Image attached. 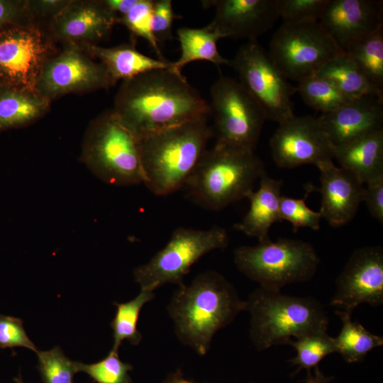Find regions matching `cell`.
<instances>
[{
	"instance_id": "obj_1",
	"label": "cell",
	"mask_w": 383,
	"mask_h": 383,
	"mask_svg": "<svg viewBox=\"0 0 383 383\" xmlns=\"http://www.w3.org/2000/svg\"><path fill=\"white\" fill-rule=\"evenodd\" d=\"M113 110L138 139L210 114L206 101L172 67L123 80Z\"/></svg>"
},
{
	"instance_id": "obj_2",
	"label": "cell",
	"mask_w": 383,
	"mask_h": 383,
	"mask_svg": "<svg viewBox=\"0 0 383 383\" xmlns=\"http://www.w3.org/2000/svg\"><path fill=\"white\" fill-rule=\"evenodd\" d=\"M245 309L234 286L213 270L178 286L167 307L177 339L200 355L209 350L215 334Z\"/></svg>"
},
{
	"instance_id": "obj_3",
	"label": "cell",
	"mask_w": 383,
	"mask_h": 383,
	"mask_svg": "<svg viewBox=\"0 0 383 383\" xmlns=\"http://www.w3.org/2000/svg\"><path fill=\"white\" fill-rule=\"evenodd\" d=\"M213 134L200 118L138 138L143 183L157 196L184 187Z\"/></svg>"
},
{
	"instance_id": "obj_4",
	"label": "cell",
	"mask_w": 383,
	"mask_h": 383,
	"mask_svg": "<svg viewBox=\"0 0 383 383\" xmlns=\"http://www.w3.org/2000/svg\"><path fill=\"white\" fill-rule=\"evenodd\" d=\"M245 301L250 317V339L258 351L288 345L292 339L308 333L327 331L326 311L313 297L294 296L259 287Z\"/></svg>"
},
{
	"instance_id": "obj_5",
	"label": "cell",
	"mask_w": 383,
	"mask_h": 383,
	"mask_svg": "<svg viewBox=\"0 0 383 383\" xmlns=\"http://www.w3.org/2000/svg\"><path fill=\"white\" fill-rule=\"evenodd\" d=\"M265 172L254 152L215 145L204 152L184 187L197 204L218 211L245 198Z\"/></svg>"
},
{
	"instance_id": "obj_6",
	"label": "cell",
	"mask_w": 383,
	"mask_h": 383,
	"mask_svg": "<svg viewBox=\"0 0 383 383\" xmlns=\"http://www.w3.org/2000/svg\"><path fill=\"white\" fill-rule=\"evenodd\" d=\"M81 161L99 179L115 186L143 182L138 139L113 110L94 119L84 134Z\"/></svg>"
},
{
	"instance_id": "obj_7",
	"label": "cell",
	"mask_w": 383,
	"mask_h": 383,
	"mask_svg": "<svg viewBox=\"0 0 383 383\" xmlns=\"http://www.w3.org/2000/svg\"><path fill=\"white\" fill-rule=\"evenodd\" d=\"M234 262L243 274L260 287L281 290L287 284L313 278L320 259L311 244L291 238L270 239L234 250Z\"/></svg>"
},
{
	"instance_id": "obj_8",
	"label": "cell",
	"mask_w": 383,
	"mask_h": 383,
	"mask_svg": "<svg viewBox=\"0 0 383 383\" xmlns=\"http://www.w3.org/2000/svg\"><path fill=\"white\" fill-rule=\"evenodd\" d=\"M226 229L213 226L206 230L179 227L165 246L145 264L133 271L140 290L153 292L166 284H184L192 265L206 254L225 249L228 245Z\"/></svg>"
},
{
	"instance_id": "obj_9",
	"label": "cell",
	"mask_w": 383,
	"mask_h": 383,
	"mask_svg": "<svg viewBox=\"0 0 383 383\" xmlns=\"http://www.w3.org/2000/svg\"><path fill=\"white\" fill-rule=\"evenodd\" d=\"M210 114L214 120L216 146L254 152L265 121V111L238 81L220 76L210 89Z\"/></svg>"
},
{
	"instance_id": "obj_10",
	"label": "cell",
	"mask_w": 383,
	"mask_h": 383,
	"mask_svg": "<svg viewBox=\"0 0 383 383\" xmlns=\"http://www.w3.org/2000/svg\"><path fill=\"white\" fill-rule=\"evenodd\" d=\"M268 54L287 79L300 82L344 52L319 21H304L283 23L272 36Z\"/></svg>"
},
{
	"instance_id": "obj_11",
	"label": "cell",
	"mask_w": 383,
	"mask_h": 383,
	"mask_svg": "<svg viewBox=\"0 0 383 383\" xmlns=\"http://www.w3.org/2000/svg\"><path fill=\"white\" fill-rule=\"evenodd\" d=\"M47 25L33 21L0 29V85L36 91L46 61L61 48Z\"/></svg>"
},
{
	"instance_id": "obj_12",
	"label": "cell",
	"mask_w": 383,
	"mask_h": 383,
	"mask_svg": "<svg viewBox=\"0 0 383 383\" xmlns=\"http://www.w3.org/2000/svg\"><path fill=\"white\" fill-rule=\"evenodd\" d=\"M231 66L267 119L280 124L294 116L292 97L296 88L289 83L257 40L242 45L231 60Z\"/></svg>"
},
{
	"instance_id": "obj_13",
	"label": "cell",
	"mask_w": 383,
	"mask_h": 383,
	"mask_svg": "<svg viewBox=\"0 0 383 383\" xmlns=\"http://www.w3.org/2000/svg\"><path fill=\"white\" fill-rule=\"evenodd\" d=\"M114 84L101 62L80 46L66 44L45 63L36 91L52 101L65 94L108 89Z\"/></svg>"
},
{
	"instance_id": "obj_14",
	"label": "cell",
	"mask_w": 383,
	"mask_h": 383,
	"mask_svg": "<svg viewBox=\"0 0 383 383\" xmlns=\"http://www.w3.org/2000/svg\"><path fill=\"white\" fill-rule=\"evenodd\" d=\"M361 304L377 307L383 304V249H356L335 281L329 305L352 314Z\"/></svg>"
},
{
	"instance_id": "obj_15",
	"label": "cell",
	"mask_w": 383,
	"mask_h": 383,
	"mask_svg": "<svg viewBox=\"0 0 383 383\" xmlns=\"http://www.w3.org/2000/svg\"><path fill=\"white\" fill-rule=\"evenodd\" d=\"M272 158L282 168L333 161V147L318 117L296 116L279 124L270 139Z\"/></svg>"
},
{
	"instance_id": "obj_16",
	"label": "cell",
	"mask_w": 383,
	"mask_h": 383,
	"mask_svg": "<svg viewBox=\"0 0 383 383\" xmlns=\"http://www.w3.org/2000/svg\"><path fill=\"white\" fill-rule=\"evenodd\" d=\"M117 23L104 0H70L48 25L57 43L98 45L108 38Z\"/></svg>"
},
{
	"instance_id": "obj_17",
	"label": "cell",
	"mask_w": 383,
	"mask_h": 383,
	"mask_svg": "<svg viewBox=\"0 0 383 383\" xmlns=\"http://www.w3.org/2000/svg\"><path fill=\"white\" fill-rule=\"evenodd\" d=\"M216 10L211 26L223 38H257L270 30L279 17L278 0H206Z\"/></svg>"
},
{
	"instance_id": "obj_18",
	"label": "cell",
	"mask_w": 383,
	"mask_h": 383,
	"mask_svg": "<svg viewBox=\"0 0 383 383\" xmlns=\"http://www.w3.org/2000/svg\"><path fill=\"white\" fill-rule=\"evenodd\" d=\"M320 124L333 148L383 130V96L366 95L322 113Z\"/></svg>"
},
{
	"instance_id": "obj_19",
	"label": "cell",
	"mask_w": 383,
	"mask_h": 383,
	"mask_svg": "<svg viewBox=\"0 0 383 383\" xmlns=\"http://www.w3.org/2000/svg\"><path fill=\"white\" fill-rule=\"evenodd\" d=\"M319 23L343 51L383 27L382 1L330 0Z\"/></svg>"
},
{
	"instance_id": "obj_20",
	"label": "cell",
	"mask_w": 383,
	"mask_h": 383,
	"mask_svg": "<svg viewBox=\"0 0 383 383\" xmlns=\"http://www.w3.org/2000/svg\"><path fill=\"white\" fill-rule=\"evenodd\" d=\"M320 170L321 217L333 227L349 223L364 201L365 185L351 172L335 166L333 161L318 167Z\"/></svg>"
},
{
	"instance_id": "obj_21",
	"label": "cell",
	"mask_w": 383,
	"mask_h": 383,
	"mask_svg": "<svg viewBox=\"0 0 383 383\" xmlns=\"http://www.w3.org/2000/svg\"><path fill=\"white\" fill-rule=\"evenodd\" d=\"M259 189L248 191L245 198L250 201V209L243 220L234 228L245 235L256 238L259 243L270 239L269 230L272 224L282 221L279 214L282 179L270 177L266 172L260 178Z\"/></svg>"
},
{
	"instance_id": "obj_22",
	"label": "cell",
	"mask_w": 383,
	"mask_h": 383,
	"mask_svg": "<svg viewBox=\"0 0 383 383\" xmlns=\"http://www.w3.org/2000/svg\"><path fill=\"white\" fill-rule=\"evenodd\" d=\"M78 46L104 66L115 84L152 70L172 67V62L148 57L140 52L134 43L110 48L92 44Z\"/></svg>"
},
{
	"instance_id": "obj_23",
	"label": "cell",
	"mask_w": 383,
	"mask_h": 383,
	"mask_svg": "<svg viewBox=\"0 0 383 383\" xmlns=\"http://www.w3.org/2000/svg\"><path fill=\"white\" fill-rule=\"evenodd\" d=\"M333 158L364 184L383 174V130L333 148Z\"/></svg>"
},
{
	"instance_id": "obj_24",
	"label": "cell",
	"mask_w": 383,
	"mask_h": 383,
	"mask_svg": "<svg viewBox=\"0 0 383 383\" xmlns=\"http://www.w3.org/2000/svg\"><path fill=\"white\" fill-rule=\"evenodd\" d=\"M50 103L37 91L0 85V132L35 122L49 111Z\"/></svg>"
},
{
	"instance_id": "obj_25",
	"label": "cell",
	"mask_w": 383,
	"mask_h": 383,
	"mask_svg": "<svg viewBox=\"0 0 383 383\" xmlns=\"http://www.w3.org/2000/svg\"><path fill=\"white\" fill-rule=\"evenodd\" d=\"M181 55L172 62V69L181 72L183 67L198 60L210 62L217 66L231 65V60L221 56L217 48V42L223 38L209 23L201 28L183 27L177 30Z\"/></svg>"
},
{
	"instance_id": "obj_26",
	"label": "cell",
	"mask_w": 383,
	"mask_h": 383,
	"mask_svg": "<svg viewBox=\"0 0 383 383\" xmlns=\"http://www.w3.org/2000/svg\"><path fill=\"white\" fill-rule=\"evenodd\" d=\"M342 322L341 330L334 338L336 353L348 363L362 362L373 349L383 345V338L370 333L351 318V314L335 310Z\"/></svg>"
},
{
	"instance_id": "obj_27",
	"label": "cell",
	"mask_w": 383,
	"mask_h": 383,
	"mask_svg": "<svg viewBox=\"0 0 383 383\" xmlns=\"http://www.w3.org/2000/svg\"><path fill=\"white\" fill-rule=\"evenodd\" d=\"M343 52L368 82L383 91V27L354 41Z\"/></svg>"
},
{
	"instance_id": "obj_28",
	"label": "cell",
	"mask_w": 383,
	"mask_h": 383,
	"mask_svg": "<svg viewBox=\"0 0 383 383\" xmlns=\"http://www.w3.org/2000/svg\"><path fill=\"white\" fill-rule=\"evenodd\" d=\"M153 0H104L116 16L117 23L123 24L135 37L145 40L157 59L167 60L162 53L151 30Z\"/></svg>"
},
{
	"instance_id": "obj_29",
	"label": "cell",
	"mask_w": 383,
	"mask_h": 383,
	"mask_svg": "<svg viewBox=\"0 0 383 383\" xmlns=\"http://www.w3.org/2000/svg\"><path fill=\"white\" fill-rule=\"evenodd\" d=\"M315 76L329 80L353 99L366 95L383 96V91L374 87L345 53L328 62Z\"/></svg>"
},
{
	"instance_id": "obj_30",
	"label": "cell",
	"mask_w": 383,
	"mask_h": 383,
	"mask_svg": "<svg viewBox=\"0 0 383 383\" xmlns=\"http://www.w3.org/2000/svg\"><path fill=\"white\" fill-rule=\"evenodd\" d=\"M154 297L153 292L140 290L135 298L128 302L114 303L116 311L111 322L113 338L112 349L118 350L123 340H128L133 345L140 343L142 335L137 329L139 315L143 306Z\"/></svg>"
},
{
	"instance_id": "obj_31",
	"label": "cell",
	"mask_w": 383,
	"mask_h": 383,
	"mask_svg": "<svg viewBox=\"0 0 383 383\" xmlns=\"http://www.w3.org/2000/svg\"><path fill=\"white\" fill-rule=\"evenodd\" d=\"M288 345L296 351V355L289 360L292 366H297L294 374L303 369L311 370L318 366L327 355L336 353L334 338L327 331L308 333L293 338Z\"/></svg>"
},
{
	"instance_id": "obj_32",
	"label": "cell",
	"mask_w": 383,
	"mask_h": 383,
	"mask_svg": "<svg viewBox=\"0 0 383 383\" xmlns=\"http://www.w3.org/2000/svg\"><path fill=\"white\" fill-rule=\"evenodd\" d=\"M296 88L308 106L322 113L334 111L353 100L329 80L318 76L299 82Z\"/></svg>"
},
{
	"instance_id": "obj_33",
	"label": "cell",
	"mask_w": 383,
	"mask_h": 383,
	"mask_svg": "<svg viewBox=\"0 0 383 383\" xmlns=\"http://www.w3.org/2000/svg\"><path fill=\"white\" fill-rule=\"evenodd\" d=\"M38 370L44 383H74V375L79 372L77 362L68 358L59 346L46 350H37Z\"/></svg>"
},
{
	"instance_id": "obj_34",
	"label": "cell",
	"mask_w": 383,
	"mask_h": 383,
	"mask_svg": "<svg viewBox=\"0 0 383 383\" xmlns=\"http://www.w3.org/2000/svg\"><path fill=\"white\" fill-rule=\"evenodd\" d=\"M77 366L79 372L87 373L96 383H132L128 374L133 370L132 365L121 361L118 350L113 349L97 362L84 364L77 362Z\"/></svg>"
},
{
	"instance_id": "obj_35",
	"label": "cell",
	"mask_w": 383,
	"mask_h": 383,
	"mask_svg": "<svg viewBox=\"0 0 383 383\" xmlns=\"http://www.w3.org/2000/svg\"><path fill=\"white\" fill-rule=\"evenodd\" d=\"M316 188L311 184L306 185V192L302 199H294L282 196L279 201V214L282 220L290 222L294 232L301 227H308L318 231L320 228V221L322 218L320 212L310 209L306 204V199L309 194Z\"/></svg>"
},
{
	"instance_id": "obj_36",
	"label": "cell",
	"mask_w": 383,
	"mask_h": 383,
	"mask_svg": "<svg viewBox=\"0 0 383 383\" xmlns=\"http://www.w3.org/2000/svg\"><path fill=\"white\" fill-rule=\"evenodd\" d=\"M330 0H278L284 23L319 21Z\"/></svg>"
},
{
	"instance_id": "obj_37",
	"label": "cell",
	"mask_w": 383,
	"mask_h": 383,
	"mask_svg": "<svg viewBox=\"0 0 383 383\" xmlns=\"http://www.w3.org/2000/svg\"><path fill=\"white\" fill-rule=\"evenodd\" d=\"M177 17L171 0L152 1L151 30L158 45L173 38L172 25Z\"/></svg>"
},
{
	"instance_id": "obj_38",
	"label": "cell",
	"mask_w": 383,
	"mask_h": 383,
	"mask_svg": "<svg viewBox=\"0 0 383 383\" xmlns=\"http://www.w3.org/2000/svg\"><path fill=\"white\" fill-rule=\"evenodd\" d=\"M23 347L37 352L38 348L28 336L21 318L0 315V348Z\"/></svg>"
},
{
	"instance_id": "obj_39",
	"label": "cell",
	"mask_w": 383,
	"mask_h": 383,
	"mask_svg": "<svg viewBox=\"0 0 383 383\" xmlns=\"http://www.w3.org/2000/svg\"><path fill=\"white\" fill-rule=\"evenodd\" d=\"M70 0H27L26 8L30 20L48 25Z\"/></svg>"
},
{
	"instance_id": "obj_40",
	"label": "cell",
	"mask_w": 383,
	"mask_h": 383,
	"mask_svg": "<svg viewBox=\"0 0 383 383\" xmlns=\"http://www.w3.org/2000/svg\"><path fill=\"white\" fill-rule=\"evenodd\" d=\"M365 184L364 201L371 216L383 223V174L375 177Z\"/></svg>"
},
{
	"instance_id": "obj_41",
	"label": "cell",
	"mask_w": 383,
	"mask_h": 383,
	"mask_svg": "<svg viewBox=\"0 0 383 383\" xmlns=\"http://www.w3.org/2000/svg\"><path fill=\"white\" fill-rule=\"evenodd\" d=\"M26 2L27 0H0V29L9 24L31 21Z\"/></svg>"
},
{
	"instance_id": "obj_42",
	"label": "cell",
	"mask_w": 383,
	"mask_h": 383,
	"mask_svg": "<svg viewBox=\"0 0 383 383\" xmlns=\"http://www.w3.org/2000/svg\"><path fill=\"white\" fill-rule=\"evenodd\" d=\"M314 372L311 373V370L307 371V374L304 380L305 383H331L334 377H326L320 370L319 366L313 368Z\"/></svg>"
},
{
	"instance_id": "obj_43",
	"label": "cell",
	"mask_w": 383,
	"mask_h": 383,
	"mask_svg": "<svg viewBox=\"0 0 383 383\" xmlns=\"http://www.w3.org/2000/svg\"><path fill=\"white\" fill-rule=\"evenodd\" d=\"M162 383H195L183 377L182 372L178 370L170 374Z\"/></svg>"
},
{
	"instance_id": "obj_44",
	"label": "cell",
	"mask_w": 383,
	"mask_h": 383,
	"mask_svg": "<svg viewBox=\"0 0 383 383\" xmlns=\"http://www.w3.org/2000/svg\"><path fill=\"white\" fill-rule=\"evenodd\" d=\"M15 383H23L22 377L21 374H18V377L13 379Z\"/></svg>"
}]
</instances>
